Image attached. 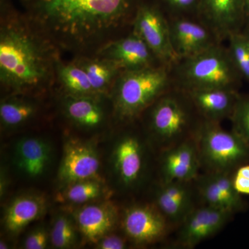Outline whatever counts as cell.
Masks as SVG:
<instances>
[{
	"instance_id": "9c48e42d",
	"label": "cell",
	"mask_w": 249,
	"mask_h": 249,
	"mask_svg": "<svg viewBox=\"0 0 249 249\" xmlns=\"http://www.w3.org/2000/svg\"><path fill=\"white\" fill-rule=\"evenodd\" d=\"M233 217L230 213L199 204L173 232L169 248H196L219 233Z\"/></svg>"
},
{
	"instance_id": "4316f807",
	"label": "cell",
	"mask_w": 249,
	"mask_h": 249,
	"mask_svg": "<svg viewBox=\"0 0 249 249\" xmlns=\"http://www.w3.org/2000/svg\"><path fill=\"white\" fill-rule=\"evenodd\" d=\"M227 48L242 79L249 83V44L242 33L231 36Z\"/></svg>"
},
{
	"instance_id": "30bf717a",
	"label": "cell",
	"mask_w": 249,
	"mask_h": 249,
	"mask_svg": "<svg viewBox=\"0 0 249 249\" xmlns=\"http://www.w3.org/2000/svg\"><path fill=\"white\" fill-rule=\"evenodd\" d=\"M133 32L146 43L162 65L171 67L178 60L172 47L169 20L160 5L139 6Z\"/></svg>"
},
{
	"instance_id": "f1b7e54d",
	"label": "cell",
	"mask_w": 249,
	"mask_h": 249,
	"mask_svg": "<svg viewBox=\"0 0 249 249\" xmlns=\"http://www.w3.org/2000/svg\"><path fill=\"white\" fill-rule=\"evenodd\" d=\"M232 129L249 147V94L239 96L235 110L231 118Z\"/></svg>"
},
{
	"instance_id": "d6a6232c",
	"label": "cell",
	"mask_w": 249,
	"mask_h": 249,
	"mask_svg": "<svg viewBox=\"0 0 249 249\" xmlns=\"http://www.w3.org/2000/svg\"><path fill=\"white\" fill-rule=\"evenodd\" d=\"M128 242V239L124 235H106L98 241L97 247L101 249H124L127 247Z\"/></svg>"
},
{
	"instance_id": "8fae6325",
	"label": "cell",
	"mask_w": 249,
	"mask_h": 249,
	"mask_svg": "<svg viewBox=\"0 0 249 249\" xmlns=\"http://www.w3.org/2000/svg\"><path fill=\"white\" fill-rule=\"evenodd\" d=\"M152 204L175 231L199 204L195 181H157Z\"/></svg>"
},
{
	"instance_id": "1f68e13d",
	"label": "cell",
	"mask_w": 249,
	"mask_h": 249,
	"mask_svg": "<svg viewBox=\"0 0 249 249\" xmlns=\"http://www.w3.org/2000/svg\"><path fill=\"white\" fill-rule=\"evenodd\" d=\"M49 235L43 229H37L28 235L24 241V248L27 249H43L47 247Z\"/></svg>"
},
{
	"instance_id": "d6986e66",
	"label": "cell",
	"mask_w": 249,
	"mask_h": 249,
	"mask_svg": "<svg viewBox=\"0 0 249 249\" xmlns=\"http://www.w3.org/2000/svg\"><path fill=\"white\" fill-rule=\"evenodd\" d=\"M118 221V210L111 203L88 205L76 213V222L80 232L86 240L93 243H97L107 235Z\"/></svg>"
},
{
	"instance_id": "e0dca14e",
	"label": "cell",
	"mask_w": 249,
	"mask_h": 249,
	"mask_svg": "<svg viewBox=\"0 0 249 249\" xmlns=\"http://www.w3.org/2000/svg\"><path fill=\"white\" fill-rule=\"evenodd\" d=\"M185 91L203 120L218 124L230 120L240 96L238 90L226 88Z\"/></svg>"
},
{
	"instance_id": "8992f818",
	"label": "cell",
	"mask_w": 249,
	"mask_h": 249,
	"mask_svg": "<svg viewBox=\"0 0 249 249\" xmlns=\"http://www.w3.org/2000/svg\"><path fill=\"white\" fill-rule=\"evenodd\" d=\"M201 172L233 174L249 163V147L232 129L218 123L203 121L196 134Z\"/></svg>"
},
{
	"instance_id": "5bb4252c",
	"label": "cell",
	"mask_w": 249,
	"mask_h": 249,
	"mask_svg": "<svg viewBox=\"0 0 249 249\" xmlns=\"http://www.w3.org/2000/svg\"><path fill=\"white\" fill-rule=\"evenodd\" d=\"M170 40L178 59L188 58L222 43L196 17L168 18Z\"/></svg>"
},
{
	"instance_id": "9a60e30c",
	"label": "cell",
	"mask_w": 249,
	"mask_h": 249,
	"mask_svg": "<svg viewBox=\"0 0 249 249\" xmlns=\"http://www.w3.org/2000/svg\"><path fill=\"white\" fill-rule=\"evenodd\" d=\"M196 18L222 42L245 27L243 0H201Z\"/></svg>"
},
{
	"instance_id": "ba28073f",
	"label": "cell",
	"mask_w": 249,
	"mask_h": 249,
	"mask_svg": "<svg viewBox=\"0 0 249 249\" xmlns=\"http://www.w3.org/2000/svg\"><path fill=\"white\" fill-rule=\"evenodd\" d=\"M150 146L148 139L144 140L134 132H126L118 139L113 163L119 183L126 191L137 189L145 181Z\"/></svg>"
},
{
	"instance_id": "52a82bcc",
	"label": "cell",
	"mask_w": 249,
	"mask_h": 249,
	"mask_svg": "<svg viewBox=\"0 0 249 249\" xmlns=\"http://www.w3.org/2000/svg\"><path fill=\"white\" fill-rule=\"evenodd\" d=\"M124 234L137 246H147L167 241L175 229L152 203L132 204L126 208L121 219Z\"/></svg>"
},
{
	"instance_id": "4dcf8cb0",
	"label": "cell",
	"mask_w": 249,
	"mask_h": 249,
	"mask_svg": "<svg viewBox=\"0 0 249 249\" xmlns=\"http://www.w3.org/2000/svg\"><path fill=\"white\" fill-rule=\"evenodd\" d=\"M232 183L237 193L242 196L249 195V163L241 165L232 174Z\"/></svg>"
},
{
	"instance_id": "4fadbf2b",
	"label": "cell",
	"mask_w": 249,
	"mask_h": 249,
	"mask_svg": "<svg viewBox=\"0 0 249 249\" xmlns=\"http://www.w3.org/2000/svg\"><path fill=\"white\" fill-rule=\"evenodd\" d=\"M195 182L199 204L222 210L233 215L248 208L247 201L234 188L232 174L201 172Z\"/></svg>"
},
{
	"instance_id": "603a6c76",
	"label": "cell",
	"mask_w": 249,
	"mask_h": 249,
	"mask_svg": "<svg viewBox=\"0 0 249 249\" xmlns=\"http://www.w3.org/2000/svg\"><path fill=\"white\" fill-rule=\"evenodd\" d=\"M79 65L86 71L94 93L103 92L107 89L121 69L109 60H87Z\"/></svg>"
},
{
	"instance_id": "ac0fdd59",
	"label": "cell",
	"mask_w": 249,
	"mask_h": 249,
	"mask_svg": "<svg viewBox=\"0 0 249 249\" xmlns=\"http://www.w3.org/2000/svg\"><path fill=\"white\" fill-rule=\"evenodd\" d=\"M103 53L107 60L124 70H140L161 64L146 43L134 32L110 44Z\"/></svg>"
},
{
	"instance_id": "e575fe53",
	"label": "cell",
	"mask_w": 249,
	"mask_h": 249,
	"mask_svg": "<svg viewBox=\"0 0 249 249\" xmlns=\"http://www.w3.org/2000/svg\"><path fill=\"white\" fill-rule=\"evenodd\" d=\"M241 33H242V35L245 36L246 40L249 44V23H246L245 27L243 28Z\"/></svg>"
},
{
	"instance_id": "d4e9b609",
	"label": "cell",
	"mask_w": 249,
	"mask_h": 249,
	"mask_svg": "<svg viewBox=\"0 0 249 249\" xmlns=\"http://www.w3.org/2000/svg\"><path fill=\"white\" fill-rule=\"evenodd\" d=\"M59 74L64 86L75 96L94 94L88 74L79 64L64 65Z\"/></svg>"
},
{
	"instance_id": "f546056e",
	"label": "cell",
	"mask_w": 249,
	"mask_h": 249,
	"mask_svg": "<svg viewBox=\"0 0 249 249\" xmlns=\"http://www.w3.org/2000/svg\"><path fill=\"white\" fill-rule=\"evenodd\" d=\"M160 6L169 18L196 17L201 0H160Z\"/></svg>"
},
{
	"instance_id": "484cf974",
	"label": "cell",
	"mask_w": 249,
	"mask_h": 249,
	"mask_svg": "<svg viewBox=\"0 0 249 249\" xmlns=\"http://www.w3.org/2000/svg\"><path fill=\"white\" fill-rule=\"evenodd\" d=\"M102 193L103 186L99 180H85L69 183L59 198L72 204H83L96 199Z\"/></svg>"
},
{
	"instance_id": "d590c367",
	"label": "cell",
	"mask_w": 249,
	"mask_h": 249,
	"mask_svg": "<svg viewBox=\"0 0 249 249\" xmlns=\"http://www.w3.org/2000/svg\"><path fill=\"white\" fill-rule=\"evenodd\" d=\"M8 248H9V247H8V245L5 243L4 241L1 240V242H0V249H6Z\"/></svg>"
},
{
	"instance_id": "5b68a950",
	"label": "cell",
	"mask_w": 249,
	"mask_h": 249,
	"mask_svg": "<svg viewBox=\"0 0 249 249\" xmlns=\"http://www.w3.org/2000/svg\"><path fill=\"white\" fill-rule=\"evenodd\" d=\"M174 87L170 67L165 65L124 70L116 83L114 109L124 122H132Z\"/></svg>"
},
{
	"instance_id": "7c38bea8",
	"label": "cell",
	"mask_w": 249,
	"mask_h": 249,
	"mask_svg": "<svg viewBox=\"0 0 249 249\" xmlns=\"http://www.w3.org/2000/svg\"><path fill=\"white\" fill-rule=\"evenodd\" d=\"M157 165L159 181H195L201 173L196 137L159 152Z\"/></svg>"
},
{
	"instance_id": "3957f363",
	"label": "cell",
	"mask_w": 249,
	"mask_h": 249,
	"mask_svg": "<svg viewBox=\"0 0 249 249\" xmlns=\"http://www.w3.org/2000/svg\"><path fill=\"white\" fill-rule=\"evenodd\" d=\"M47 75L43 52L35 39L22 27L4 26L0 36V78L16 90L34 88Z\"/></svg>"
},
{
	"instance_id": "44dd1931",
	"label": "cell",
	"mask_w": 249,
	"mask_h": 249,
	"mask_svg": "<svg viewBox=\"0 0 249 249\" xmlns=\"http://www.w3.org/2000/svg\"><path fill=\"white\" fill-rule=\"evenodd\" d=\"M46 201L42 196L26 195L18 196L6 210L5 229L11 233H18L45 213Z\"/></svg>"
},
{
	"instance_id": "83f0119b",
	"label": "cell",
	"mask_w": 249,
	"mask_h": 249,
	"mask_svg": "<svg viewBox=\"0 0 249 249\" xmlns=\"http://www.w3.org/2000/svg\"><path fill=\"white\" fill-rule=\"evenodd\" d=\"M52 245L58 249L71 247L76 241V232L73 223L65 215L58 216L53 223L50 233Z\"/></svg>"
},
{
	"instance_id": "6da1fadb",
	"label": "cell",
	"mask_w": 249,
	"mask_h": 249,
	"mask_svg": "<svg viewBox=\"0 0 249 249\" xmlns=\"http://www.w3.org/2000/svg\"><path fill=\"white\" fill-rule=\"evenodd\" d=\"M134 0H41L39 9L54 31L76 40L115 27L128 15Z\"/></svg>"
},
{
	"instance_id": "cb8c5ba5",
	"label": "cell",
	"mask_w": 249,
	"mask_h": 249,
	"mask_svg": "<svg viewBox=\"0 0 249 249\" xmlns=\"http://www.w3.org/2000/svg\"><path fill=\"white\" fill-rule=\"evenodd\" d=\"M35 112V106L22 100H7L2 101L0 106L1 124L8 127H17L24 124Z\"/></svg>"
},
{
	"instance_id": "ffe728a7",
	"label": "cell",
	"mask_w": 249,
	"mask_h": 249,
	"mask_svg": "<svg viewBox=\"0 0 249 249\" xmlns=\"http://www.w3.org/2000/svg\"><path fill=\"white\" fill-rule=\"evenodd\" d=\"M14 164L31 178L43 175L50 163L51 147L48 142L37 137H26L16 143Z\"/></svg>"
},
{
	"instance_id": "7a4b0ae2",
	"label": "cell",
	"mask_w": 249,
	"mask_h": 249,
	"mask_svg": "<svg viewBox=\"0 0 249 249\" xmlns=\"http://www.w3.org/2000/svg\"><path fill=\"white\" fill-rule=\"evenodd\" d=\"M146 114V136L157 152L196 138L202 118L186 91L173 87L156 100Z\"/></svg>"
},
{
	"instance_id": "2e32d148",
	"label": "cell",
	"mask_w": 249,
	"mask_h": 249,
	"mask_svg": "<svg viewBox=\"0 0 249 249\" xmlns=\"http://www.w3.org/2000/svg\"><path fill=\"white\" fill-rule=\"evenodd\" d=\"M100 160L97 152L89 144L71 140L64 149L58 172L60 181L67 183L98 180Z\"/></svg>"
},
{
	"instance_id": "7402d4cb",
	"label": "cell",
	"mask_w": 249,
	"mask_h": 249,
	"mask_svg": "<svg viewBox=\"0 0 249 249\" xmlns=\"http://www.w3.org/2000/svg\"><path fill=\"white\" fill-rule=\"evenodd\" d=\"M65 110L72 121L83 127H96L103 121L102 109L89 96H73L67 98Z\"/></svg>"
},
{
	"instance_id": "277c9868",
	"label": "cell",
	"mask_w": 249,
	"mask_h": 249,
	"mask_svg": "<svg viewBox=\"0 0 249 249\" xmlns=\"http://www.w3.org/2000/svg\"><path fill=\"white\" fill-rule=\"evenodd\" d=\"M170 72L174 87L186 91L215 88L238 90L243 80L229 49L222 43L178 59L170 67Z\"/></svg>"
},
{
	"instance_id": "836d02e7",
	"label": "cell",
	"mask_w": 249,
	"mask_h": 249,
	"mask_svg": "<svg viewBox=\"0 0 249 249\" xmlns=\"http://www.w3.org/2000/svg\"><path fill=\"white\" fill-rule=\"evenodd\" d=\"M246 23H249V0H243Z\"/></svg>"
}]
</instances>
